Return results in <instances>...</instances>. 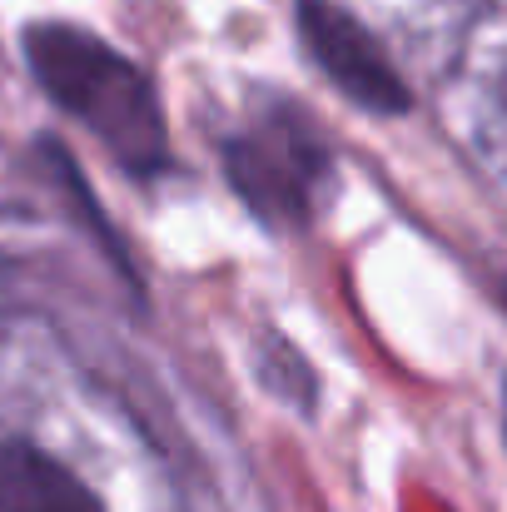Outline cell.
<instances>
[{"label":"cell","instance_id":"obj_2","mask_svg":"<svg viewBox=\"0 0 507 512\" xmlns=\"http://www.w3.org/2000/svg\"><path fill=\"white\" fill-rule=\"evenodd\" d=\"M224 170L259 219L299 229L314 219V209L334 184V155L314 130V120H304L284 100H269L254 120H244L239 135H229Z\"/></svg>","mask_w":507,"mask_h":512},{"label":"cell","instance_id":"obj_1","mask_svg":"<svg viewBox=\"0 0 507 512\" xmlns=\"http://www.w3.org/2000/svg\"><path fill=\"white\" fill-rule=\"evenodd\" d=\"M25 60L45 95L75 115L130 174L165 170L169 130L160 95L125 55L75 25H30Z\"/></svg>","mask_w":507,"mask_h":512},{"label":"cell","instance_id":"obj_4","mask_svg":"<svg viewBox=\"0 0 507 512\" xmlns=\"http://www.w3.org/2000/svg\"><path fill=\"white\" fill-rule=\"evenodd\" d=\"M0 512H105V508L55 458L35 453L30 443H0Z\"/></svg>","mask_w":507,"mask_h":512},{"label":"cell","instance_id":"obj_5","mask_svg":"<svg viewBox=\"0 0 507 512\" xmlns=\"http://www.w3.org/2000/svg\"><path fill=\"white\" fill-rule=\"evenodd\" d=\"M503 299H507V289H503Z\"/></svg>","mask_w":507,"mask_h":512},{"label":"cell","instance_id":"obj_3","mask_svg":"<svg viewBox=\"0 0 507 512\" xmlns=\"http://www.w3.org/2000/svg\"><path fill=\"white\" fill-rule=\"evenodd\" d=\"M299 30H304V45L319 60V70L353 105H363L368 115L408 110V85L398 80V70L388 65L378 40L353 15H343L329 0H299Z\"/></svg>","mask_w":507,"mask_h":512}]
</instances>
